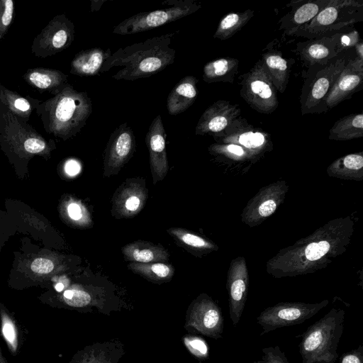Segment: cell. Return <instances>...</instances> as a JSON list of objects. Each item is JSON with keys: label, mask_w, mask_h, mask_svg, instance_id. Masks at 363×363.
<instances>
[{"label": "cell", "mask_w": 363, "mask_h": 363, "mask_svg": "<svg viewBox=\"0 0 363 363\" xmlns=\"http://www.w3.org/2000/svg\"><path fill=\"white\" fill-rule=\"evenodd\" d=\"M350 216L333 218L312 234L279 250L266 263V272L277 279L315 273L345 253L354 233Z\"/></svg>", "instance_id": "cell-1"}, {"label": "cell", "mask_w": 363, "mask_h": 363, "mask_svg": "<svg viewBox=\"0 0 363 363\" xmlns=\"http://www.w3.org/2000/svg\"><path fill=\"white\" fill-rule=\"evenodd\" d=\"M177 33L153 37L119 48L106 60L100 73L120 67L112 78L133 81L160 72L174 62L176 52L169 45Z\"/></svg>", "instance_id": "cell-2"}, {"label": "cell", "mask_w": 363, "mask_h": 363, "mask_svg": "<svg viewBox=\"0 0 363 363\" xmlns=\"http://www.w3.org/2000/svg\"><path fill=\"white\" fill-rule=\"evenodd\" d=\"M35 111L45 131L65 141L84 126L91 113L92 104L86 92L77 91L67 84L51 98L38 99Z\"/></svg>", "instance_id": "cell-3"}, {"label": "cell", "mask_w": 363, "mask_h": 363, "mask_svg": "<svg viewBox=\"0 0 363 363\" xmlns=\"http://www.w3.org/2000/svg\"><path fill=\"white\" fill-rule=\"evenodd\" d=\"M0 148L16 171H21L27 169L34 156L48 160L56 145L13 115L0 101Z\"/></svg>", "instance_id": "cell-4"}, {"label": "cell", "mask_w": 363, "mask_h": 363, "mask_svg": "<svg viewBox=\"0 0 363 363\" xmlns=\"http://www.w3.org/2000/svg\"><path fill=\"white\" fill-rule=\"evenodd\" d=\"M345 311L332 308L310 325L300 337L298 345L301 363L335 362L337 347L342 337Z\"/></svg>", "instance_id": "cell-5"}, {"label": "cell", "mask_w": 363, "mask_h": 363, "mask_svg": "<svg viewBox=\"0 0 363 363\" xmlns=\"http://www.w3.org/2000/svg\"><path fill=\"white\" fill-rule=\"evenodd\" d=\"M53 284L38 298L43 304L52 308L74 310L81 313L99 312L111 315L120 308L108 302L104 294L93 291L79 284H68L65 279H51Z\"/></svg>", "instance_id": "cell-6"}, {"label": "cell", "mask_w": 363, "mask_h": 363, "mask_svg": "<svg viewBox=\"0 0 363 363\" xmlns=\"http://www.w3.org/2000/svg\"><path fill=\"white\" fill-rule=\"evenodd\" d=\"M363 20V2L330 0L318 15L296 34L308 39L325 37Z\"/></svg>", "instance_id": "cell-7"}, {"label": "cell", "mask_w": 363, "mask_h": 363, "mask_svg": "<svg viewBox=\"0 0 363 363\" xmlns=\"http://www.w3.org/2000/svg\"><path fill=\"white\" fill-rule=\"evenodd\" d=\"M167 7L143 11L125 18L114 27L113 33L130 35L151 30L186 17L201 9L195 0H166Z\"/></svg>", "instance_id": "cell-8"}, {"label": "cell", "mask_w": 363, "mask_h": 363, "mask_svg": "<svg viewBox=\"0 0 363 363\" xmlns=\"http://www.w3.org/2000/svg\"><path fill=\"white\" fill-rule=\"evenodd\" d=\"M240 84V96L252 108L264 114H270L277 109V90L262 59L242 75Z\"/></svg>", "instance_id": "cell-9"}, {"label": "cell", "mask_w": 363, "mask_h": 363, "mask_svg": "<svg viewBox=\"0 0 363 363\" xmlns=\"http://www.w3.org/2000/svg\"><path fill=\"white\" fill-rule=\"evenodd\" d=\"M329 304L325 299L318 303L281 302L263 310L257 318L262 328L259 335L284 327L303 323Z\"/></svg>", "instance_id": "cell-10"}, {"label": "cell", "mask_w": 363, "mask_h": 363, "mask_svg": "<svg viewBox=\"0 0 363 363\" xmlns=\"http://www.w3.org/2000/svg\"><path fill=\"white\" fill-rule=\"evenodd\" d=\"M184 327L191 334L220 339L224 328L222 311L211 296L201 294L189 305Z\"/></svg>", "instance_id": "cell-11"}, {"label": "cell", "mask_w": 363, "mask_h": 363, "mask_svg": "<svg viewBox=\"0 0 363 363\" xmlns=\"http://www.w3.org/2000/svg\"><path fill=\"white\" fill-rule=\"evenodd\" d=\"M63 257L55 253H43L30 258L23 263V272L12 274L9 284L16 289L33 286H44L66 269Z\"/></svg>", "instance_id": "cell-12"}, {"label": "cell", "mask_w": 363, "mask_h": 363, "mask_svg": "<svg viewBox=\"0 0 363 363\" xmlns=\"http://www.w3.org/2000/svg\"><path fill=\"white\" fill-rule=\"evenodd\" d=\"M74 38V23L65 14L57 15L34 38L31 52L37 57H51L69 48Z\"/></svg>", "instance_id": "cell-13"}, {"label": "cell", "mask_w": 363, "mask_h": 363, "mask_svg": "<svg viewBox=\"0 0 363 363\" xmlns=\"http://www.w3.org/2000/svg\"><path fill=\"white\" fill-rule=\"evenodd\" d=\"M288 191L289 185L283 179L261 188L243 208L242 222L250 228L262 224L284 202Z\"/></svg>", "instance_id": "cell-14"}, {"label": "cell", "mask_w": 363, "mask_h": 363, "mask_svg": "<svg viewBox=\"0 0 363 363\" xmlns=\"http://www.w3.org/2000/svg\"><path fill=\"white\" fill-rule=\"evenodd\" d=\"M219 143H230L243 147L252 161L272 149L268 133L248 124L245 118H236L227 128L213 136Z\"/></svg>", "instance_id": "cell-15"}, {"label": "cell", "mask_w": 363, "mask_h": 363, "mask_svg": "<svg viewBox=\"0 0 363 363\" xmlns=\"http://www.w3.org/2000/svg\"><path fill=\"white\" fill-rule=\"evenodd\" d=\"M135 138L128 123L121 124L110 135L104 151V177L117 174L135 151Z\"/></svg>", "instance_id": "cell-16"}, {"label": "cell", "mask_w": 363, "mask_h": 363, "mask_svg": "<svg viewBox=\"0 0 363 363\" xmlns=\"http://www.w3.org/2000/svg\"><path fill=\"white\" fill-rule=\"evenodd\" d=\"M147 196L148 190L144 178L127 179L113 194L112 216L117 219L135 216L145 206Z\"/></svg>", "instance_id": "cell-17"}, {"label": "cell", "mask_w": 363, "mask_h": 363, "mask_svg": "<svg viewBox=\"0 0 363 363\" xmlns=\"http://www.w3.org/2000/svg\"><path fill=\"white\" fill-rule=\"evenodd\" d=\"M249 281L245 258L238 256L232 259L227 273L226 289L230 318L233 326L239 323L243 313L248 294Z\"/></svg>", "instance_id": "cell-18"}, {"label": "cell", "mask_w": 363, "mask_h": 363, "mask_svg": "<svg viewBox=\"0 0 363 363\" xmlns=\"http://www.w3.org/2000/svg\"><path fill=\"white\" fill-rule=\"evenodd\" d=\"M346 62L345 57L337 58L317 73L302 103V115L318 111Z\"/></svg>", "instance_id": "cell-19"}, {"label": "cell", "mask_w": 363, "mask_h": 363, "mask_svg": "<svg viewBox=\"0 0 363 363\" xmlns=\"http://www.w3.org/2000/svg\"><path fill=\"white\" fill-rule=\"evenodd\" d=\"M166 135L162 117L159 114L150 123L145 135V143L149 151L150 166L154 184L163 180L169 169Z\"/></svg>", "instance_id": "cell-20"}, {"label": "cell", "mask_w": 363, "mask_h": 363, "mask_svg": "<svg viewBox=\"0 0 363 363\" xmlns=\"http://www.w3.org/2000/svg\"><path fill=\"white\" fill-rule=\"evenodd\" d=\"M362 82L363 60L357 57L348 60L330 90L325 100V107L333 108L349 99L362 87Z\"/></svg>", "instance_id": "cell-21"}, {"label": "cell", "mask_w": 363, "mask_h": 363, "mask_svg": "<svg viewBox=\"0 0 363 363\" xmlns=\"http://www.w3.org/2000/svg\"><path fill=\"white\" fill-rule=\"evenodd\" d=\"M238 104L228 101L218 100L208 106L200 117L195 128V134L215 135L227 128L240 115Z\"/></svg>", "instance_id": "cell-22"}, {"label": "cell", "mask_w": 363, "mask_h": 363, "mask_svg": "<svg viewBox=\"0 0 363 363\" xmlns=\"http://www.w3.org/2000/svg\"><path fill=\"white\" fill-rule=\"evenodd\" d=\"M125 354L118 339L96 342L78 350L69 363H118Z\"/></svg>", "instance_id": "cell-23"}, {"label": "cell", "mask_w": 363, "mask_h": 363, "mask_svg": "<svg viewBox=\"0 0 363 363\" xmlns=\"http://www.w3.org/2000/svg\"><path fill=\"white\" fill-rule=\"evenodd\" d=\"M330 0L300 1L299 5L292 1L293 9L279 21V29L287 35H295L308 25L328 4Z\"/></svg>", "instance_id": "cell-24"}, {"label": "cell", "mask_w": 363, "mask_h": 363, "mask_svg": "<svg viewBox=\"0 0 363 363\" xmlns=\"http://www.w3.org/2000/svg\"><path fill=\"white\" fill-rule=\"evenodd\" d=\"M23 80L40 92L58 94L68 84V76L62 72L45 67L30 68L22 76Z\"/></svg>", "instance_id": "cell-25"}, {"label": "cell", "mask_w": 363, "mask_h": 363, "mask_svg": "<svg viewBox=\"0 0 363 363\" xmlns=\"http://www.w3.org/2000/svg\"><path fill=\"white\" fill-rule=\"evenodd\" d=\"M314 39L298 45L301 59L310 65L326 64L340 52L334 36Z\"/></svg>", "instance_id": "cell-26"}, {"label": "cell", "mask_w": 363, "mask_h": 363, "mask_svg": "<svg viewBox=\"0 0 363 363\" xmlns=\"http://www.w3.org/2000/svg\"><path fill=\"white\" fill-rule=\"evenodd\" d=\"M197 82L196 77L188 75L174 86L167 99V108L170 115H178L194 103L198 95Z\"/></svg>", "instance_id": "cell-27"}, {"label": "cell", "mask_w": 363, "mask_h": 363, "mask_svg": "<svg viewBox=\"0 0 363 363\" xmlns=\"http://www.w3.org/2000/svg\"><path fill=\"white\" fill-rule=\"evenodd\" d=\"M111 54L108 48H93L81 50L71 62L70 73L81 77L99 74L104 62Z\"/></svg>", "instance_id": "cell-28"}, {"label": "cell", "mask_w": 363, "mask_h": 363, "mask_svg": "<svg viewBox=\"0 0 363 363\" xmlns=\"http://www.w3.org/2000/svg\"><path fill=\"white\" fill-rule=\"evenodd\" d=\"M122 253L126 261L137 263L166 262L169 252L160 245L137 240L123 247Z\"/></svg>", "instance_id": "cell-29"}, {"label": "cell", "mask_w": 363, "mask_h": 363, "mask_svg": "<svg viewBox=\"0 0 363 363\" xmlns=\"http://www.w3.org/2000/svg\"><path fill=\"white\" fill-rule=\"evenodd\" d=\"M328 176L337 179H363V152L351 153L337 158L327 168Z\"/></svg>", "instance_id": "cell-30"}, {"label": "cell", "mask_w": 363, "mask_h": 363, "mask_svg": "<svg viewBox=\"0 0 363 363\" xmlns=\"http://www.w3.org/2000/svg\"><path fill=\"white\" fill-rule=\"evenodd\" d=\"M62 219L68 225L78 228L92 226L93 222L86 206L79 199L66 196L60 205Z\"/></svg>", "instance_id": "cell-31"}, {"label": "cell", "mask_w": 363, "mask_h": 363, "mask_svg": "<svg viewBox=\"0 0 363 363\" xmlns=\"http://www.w3.org/2000/svg\"><path fill=\"white\" fill-rule=\"evenodd\" d=\"M0 334L9 351L16 356L22 345V330L13 314L0 302Z\"/></svg>", "instance_id": "cell-32"}, {"label": "cell", "mask_w": 363, "mask_h": 363, "mask_svg": "<svg viewBox=\"0 0 363 363\" xmlns=\"http://www.w3.org/2000/svg\"><path fill=\"white\" fill-rule=\"evenodd\" d=\"M239 61L233 57H222L206 63L202 78L208 83L233 82L238 70Z\"/></svg>", "instance_id": "cell-33"}, {"label": "cell", "mask_w": 363, "mask_h": 363, "mask_svg": "<svg viewBox=\"0 0 363 363\" xmlns=\"http://www.w3.org/2000/svg\"><path fill=\"white\" fill-rule=\"evenodd\" d=\"M262 62L277 91L284 93L289 83L290 69L287 61L279 51H269L262 54Z\"/></svg>", "instance_id": "cell-34"}, {"label": "cell", "mask_w": 363, "mask_h": 363, "mask_svg": "<svg viewBox=\"0 0 363 363\" xmlns=\"http://www.w3.org/2000/svg\"><path fill=\"white\" fill-rule=\"evenodd\" d=\"M36 99L24 97L9 89L0 82V101L16 116L28 122L35 110Z\"/></svg>", "instance_id": "cell-35"}, {"label": "cell", "mask_w": 363, "mask_h": 363, "mask_svg": "<svg viewBox=\"0 0 363 363\" xmlns=\"http://www.w3.org/2000/svg\"><path fill=\"white\" fill-rule=\"evenodd\" d=\"M363 137V114L351 113L337 120L329 130L334 140H350Z\"/></svg>", "instance_id": "cell-36"}, {"label": "cell", "mask_w": 363, "mask_h": 363, "mask_svg": "<svg viewBox=\"0 0 363 363\" xmlns=\"http://www.w3.org/2000/svg\"><path fill=\"white\" fill-rule=\"evenodd\" d=\"M128 267L135 274L155 284L168 282L174 274V267L167 262H130Z\"/></svg>", "instance_id": "cell-37"}, {"label": "cell", "mask_w": 363, "mask_h": 363, "mask_svg": "<svg viewBox=\"0 0 363 363\" xmlns=\"http://www.w3.org/2000/svg\"><path fill=\"white\" fill-rule=\"evenodd\" d=\"M167 231L182 246L196 254L210 253L218 249L214 242L185 228H170Z\"/></svg>", "instance_id": "cell-38"}, {"label": "cell", "mask_w": 363, "mask_h": 363, "mask_svg": "<svg viewBox=\"0 0 363 363\" xmlns=\"http://www.w3.org/2000/svg\"><path fill=\"white\" fill-rule=\"evenodd\" d=\"M254 13L253 10L247 9L242 12H233L225 15L220 21L213 38L221 40L231 38L248 23Z\"/></svg>", "instance_id": "cell-39"}, {"label": "cell", "mask_w": 363, "mask_h": 363, "mask_svg": "<svg viewBox=\"0 0 363 363\" xmlns=\"http://www.w3.org/2000/svg\"><path fill=\"white\" fill-rule=\"evenodd\" d=\"M208 150L211 154L223 155L235 161L252 160L243 147L235 144L216 143L212 144Z\"/></svg>", "instance_id": "cell-40"}, {"label": "cell", "mask_w": 363, "mask_h": 363, "mask_svg": "<svg viewBox=\"0 0 363 363\" xmlns=\"http://www.w3.org/2000/svg\"><path fill=\"white\" fill-rule=\"evenodd\" d=\"M182 341L186 348L195 358L200 360L208 358V345L201 337L195 335H187L183 337Z\"/></svg>", "instance_id": "cell-41"}, {"label": "cell", "mask_w": 363, "mask_h": 363, "mask_svg": "<svg viewBox=\"0 0 363 363\" xmlns=\"http://www.w3.org/2000/svg\"><path fill=\"white\" fill-rule=\"evenodd\" d=\"M14 3L12 0H0V40L7 33L12 23Z\"/></svg>", "instance_id": "cell-42"}, {"label": "cell", "mask_w": 363, "mask_h": 363, "mask_svg": "<svg viewBox=\"0 0 363 363\" xmlns=\"http://www.w3.org/2000/svg\"><path fill=\"white\" fill-rule=\"evenodd\" d=\"M262 352V363H289L284 352L278 345L264 347Z\"/></svg>", "instance_id": "cell-43"}, {"label": "cell", "mask_w": 363, "mask_h": 363, "mask_svg": "<svg viewBox=\"0 0 363 363\" xmlns=\"http://www.w3.org/2000/svg\"><path fill=\"white\" fill-rule=\"evenodd\" d=\"M335 363H363V346L344 353Z\"/></svg>", "instance_id": "cell-44"}, {"label": "cell", "mask_w": 363, "mask_h": 363, "mask_svg": "<svg viewBox=\"0 0 363 363\" xmlns=\"http://www.w3.org/2000/svg\"><path fill=\"white\" fill-rule=\"evenodd\" d=\"M358 33L354 32V33H349L345 35H342L339 40H337L335 37V40L337 44V47L339 50L341 51L343 49H346L347 47L352 46L358 41Z\"/></svg>", "instance_id": "cell-45"}, {"label": "cell", "mask_w": 363, "mask_h": 363, "mask_svg": "<svg viewBox=\"0 0 363 363\" xmlns=\"http://www.w3.org/2000/svg\"><path fill=\"white\" fill-rule=\"evenodd\" d=\"M64 170L67 175L73 177L79 174L81 165L78 161L70 159L64 164Z\"/></svg>", "instance_id": "cell-46"}, {"label": "cell", "mask_w": 363, "mask_h": 363, "mask_svg": "<svg viewBox=\"0 0 363 363\" xmlns=\"http://www.w3.org/2000/svg\"><path fill=\"white\" fill-rule=\"evenodd\" d=\"M0 363H8L7 360L6 359V358L4 357V356L3 354L1 344H0Z\"/></svg>", "instance_id": "cell-47"}, {"label": "cell", "mask_w": 363, "mask_h": 363, "mask_svg": "<svg viewBox=\"0 0 363 363\" xmlns=\"http://www.w3.org/2000/svg\"><path fill=\"white\" fill-rule=\"evenodd\" d=\"M252 363H262V362H261V359H259V360L254 361Z\"/></svg>", "instance_id": "cell-48"}, {"label": "cell", "mask_w": 363, "mask_h": 363, "mask_svg": "<svg viewBox=\"0 0 363 363\" xmlns=\"http://www.w3.org/2000/svg\"><path fill=\"white\" fill-rule=\"evenodd\" d=\"M335 362H333V363H335ZM319 363H328V362H319Z\"/></svg>", "instance_id": "cell-49"}]
</instances>
